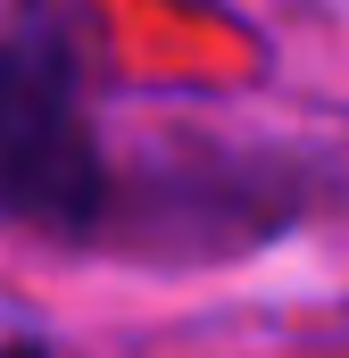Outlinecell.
Returning a JSON list of instances; mask_svg holds the SVG:
<instances>
[{
	"instance_id": "1",
	"label": "cell",
	"mask_w": 349,
	"mask_h": 358,
	"mask_svg": "<svg viewBox=\"0 0 349 358\" xmlns=\"http://www.w3.org/2000/svg\"><path fill=\"white\" fill-rule=\"evenodd\" d=\"M0 208L42 234H84L108 208V176L75 100V50L50 17H25L0 42Z\"/></svg>"
},
{
	"instance_id": "2",
	"label": "cell",
	"mask_w": 349,
	"mask_h": 358,
	"mask_svg": "<svg viewBox=\"0 0 349 358\" xmlns=\"http://www.w3.org/2000/svg\"><path fill=\"white\" fill-rule=\"evenodd\" d=\"M17 358H34V350H17Z\"/></svg>"
}]
</instances>
